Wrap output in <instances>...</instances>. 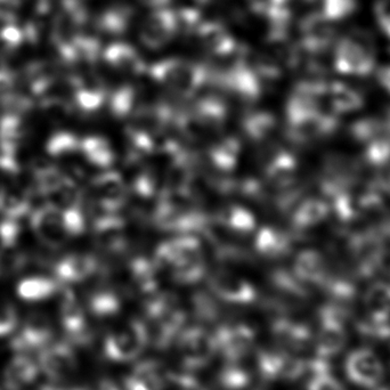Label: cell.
Instances as JSON below:
<instances>
[{"instance_id": "cell-1", "label": "cell", "mask_w": 390, "mask_h": 390, "mask_svg": "<svg viewBox=\"0 0 390 390\" xmlns=\"http://www.w3.org/2000/svg\"><path fill=\"white\" fill-rule=\"evenodd\" d=\"M375 67V50L360 36L341 39L335 50V69L344 74L365 76Z\"/></svg>"}, {"instance_id": "cell-2", "label": "cell", "mask_w": 390, "mask_h": 390, "mask_svg": "<svg viewBox=\"0 0 390 390\" xmlns=\"http://www.w3.org/2000/svg\"><path fill=\"white\" fill-rule=\"evenodd\" d=\"M348 375L357 384L364 386H372L380 381L382 377V366L379 362L378 357H375L370 351H357L350 357L348 362Z\"/></svg>"}, {"instance_id": "cell-3", "label": "cell", "mask_w": 390, "mask_h": 390, "mask_svg": "<svg viewBox=\"0 0 390 390\" xmlns=\"http://www.w3.org/2000/svg\"><path fill=\"white\" fill-rule=\"evenodd\" d=\"M332 106L341 112L347 113L360 109L363 105V99L355 90L342 83H335L331 86Z\"/></svg>"}, {"instance_id": "cell-4", "label": "cell", "mask_w": 390, "mask_h": 390, "mask_svg": "<svg viewBox=\"0 0 390 390\" xmlns=\"http://www.w3.org/2000/svg\"><path fill=\"white\" fill-rule=\"evenodd\" d=\"M366 305L372 313L386 315L390 312V286L377 283L366 292Z\"/></svg>"}, {"instance_id": "cell-5", "label": "cell", "mask_w": 390, "mask_h": 390, "mask_svg": "<svg viewBox=\"0 0 390 390\" xmlns=\"http://www.w3.org/2000/svg\"><path fill=\"white\" fill-rule=\"evenodd\" d=\"M356 0H326V14L330 21L347 18L356 10Z\"/></svg>"}, {"instance_id": "cell-6", "label": "cell", "mask_w": 390, "mask_h": 390, "mask_svg": "<svg viewBox=\"0 0 390 390\" xmlns=\"http://www.w3.org/2000/svg\"><path fill=\"white\" fill-rule=\"evenodd\" d=\"M329 209L322 201H310L305 209V223L308 225H316L326 218Z\"/></svg>"}, {"instance_id": "cell-7", "label": "cell", "mask_w": 390, "mask_h": 390, "mask_svg": "<svg viewBox=\"0 0 390 390\" xmlns=\"http://www.w3.org/2000/svg\"><path fill=\"white\" fill-rule=\"evenodd\" d=\"M375 15L381 29L390 37V0H378L375 4Z\"/></svg>"}, {"instance_id": "cell-8", "label": "cell", "mask_w": 390, "mask_h": 390, "mask_svg": "<svg viewBox=\"0 0 390 390\" xmlns=\"http://www.w3.org/2000/svg\"><path fill=\"white\" fill-rule=\"evenodd\" d=\"M377 79L382 88L390 94V65H384L378 69Z\"/></svg>"}]
</instances>
